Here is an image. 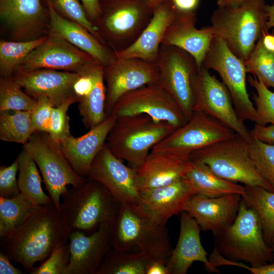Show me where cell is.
Segmentation results:
<instances>
[{"mask_svg":"<svg viewBox=\"0 0 274 274\" xmlns=\"http://www.w3.org/2000/svg\"><path fill=\"white\" fill-rule=\"evenodd\" d=\"M72 229L52 201L36 207L28 218L8 236L1 249L12 261L29 273L57 247L67 244Z\"/></svg>","mask_w":274,"mask_h":274,"instance_id":"cell-1","label":"cell"},{"mask_svg":"<svg viewBox=\"0 0 274 274\" xmlns=\"http://www.w3.org/2000/svg\"><path fill=\"white\" fill-rule=\"evenodd\" d=\"M213 235L214 248L229 260L248 262L254 267L274 262L272 249L264 239L258 214L242 197L233 222Z\"/></svg>","mask_w":274,"mask_h":274,"instance_id":"cell-2","label":"cell"},{"mask_svg":"<svg viewBox=\"0 0 274 274\" xmlns=\"http://www.w3.org/2000/svg\"><path fill=\"white\" fill-rule=\"evenodd\" d=\"M265 0H247L242 4L215 10L211 29L243 61L253 50L263 31H268Z\"/></svg>","mask_w":274,"mask_h":274,"instance_id":"cell-3","label":"cell"},{"mask_svg":"<svg viewBox=\"0 0 274 274\" xmlns=\"http://www.w3.org/2000/svg\"><path fill=\"white\" fill-rule=\"evenodd\" d=\"M111 240L114 249L129 251L136 246L151 260L166 262L173 249L166 225L155 223L133 205L120 204Z\"/></svg>","mask_w":274,"mask_h":274,"instance_id":"cell-4","label":"cell"},{"mask_svg":"<svg viewBox=\"0 0 274 274\" xmlns=\"http://www.w3.org/2000/svg\"><path fill=\"white\" fill-rule=\"evenodd\" d=\"M119 203L100 183L88 179L78 188L72 187L61 196L60 211L73 230L91 233L102 225H112Z\"/></svg>","mask_w":274,"mask_h":274,"instance_id":"cell-5","label":"cell"},{"mask_svg":"<svg viewBox=\"0 0 274 274\" xmlns=\"http://www.w3.org/2000/svg\"><path fill=\"white\" fill-rule=\"evenodd\" d=\"M177 129L166 122H158L146 114L117 118L106 144L118 158L137 169L154 146Z\"/></svg>","mask_w":274,"mask_h":274,"instance_id":"cell-6","label":"cell"},{"mask_svg":"<svg viewBox=\"0 0 274 274\" xmlns=\"http://www.w3.org/2000/svg\"><path fill=\"white\" fill-rule=\"evenodd\" d=\"M189 159L206 164L214 174L226 180L274 192L255 168L250 143L237 133L194 151Z\"/></svg>","mask_w":274,"mask_h":274,"instance_id":"cell-7","label":"cell"},{"mask_svg":"<svg viewBox=\"0 0 274 274\" xmlns=\"http://www.w3.org/2000/svg\"><path fill=\"white\" fill-rule=\"evenodd\" d=\"M100 4L101 13L94 25L113 52L134 43L154 11L143 0H100Z\"/></svg>","mask_w":274,"mask_h":274,"instance_id":"cell-8","label":"cell"},{"mask_svg":"<svg viewBox=\"0 0 274 274\" xmlns=\"http://www.w3.org/2000/svg\"><path fill=\"white\" fill-rule=\"evenodd\" d=\"M42 174L49 195L60 211L62 195L67 186L78 188L86 178L80 176L64 155L60 144L47 132L35 131L23 145Z\"/></svg>","mask_w":274,"mask_h":274,"instance_id":"cell-9","label":"cell"},{"mask_svg":"<svg viewBox=\"0 0 274 274\" xmlns=\"http://www.w3.org/2000/svg\"><path fill=\"white\" fill-rule=\"evenodd\" d=\"M156 63L159 83L173 96L188 120L194 112V81L200 67L189 53L164 45L160 47Z\"/></svg>","mask_w":274,"mask_h":274,"instance_id":"cell-10","label":"cell"},{"mask_svg":"<svg viewBox=\"0 0 274 274\" xmlns=\"http://www.w3.org/2000/svg\"><path fill=\"white\" fill-rule=\"evenodd\" d=\"M202 65L219 74L240 119L255 123L256 110L247 89V71L244 61L234 55L221 38L213 37Z\"/></svg>","mask_w":274,"mask_h":274,"instance_id":"cell-11","label":"cell"},{"mask_svg":"<svg viewBox=\"0 0 274 274\" xmlns=\"http://www.w3.org/2000/svg\"><path fill=\"white\" fill-rule=\"evenodd\" d=\"M111 114L117 118L146 114L156 121L166 122L176 128L188 121L173 96L158 83L147 84L125 93L115 104Z\"/></svg>","mask_w":274,"mask_h":274,"instance_id":"cell-12","label":"cell"},{"mask_svg":"<svg viewBox=\"0 0 274 274\" xmlns=\"http://www.w3.org/2000/svg\"><path fill=\"white\" fill-rule=\"evenodd\" d=\"M235 133L211 116L194 111L185 124L176 129L152 150L189 157L194 151L231 138Z\"/></svg>","mask_w":274,"mask_h":274,"instance_id":"cell-13","label":"cell"},{"mask_svg":"<svg viewBox=\"0 0 274 274\" xmlns=\"http://www.w3.org/2000/svg\"><path fill=\"white\" fill-rule=\"evenodd\" d=\"M194 111L202 112L218 120L248 142L251 131L238 116L226 86L202 65L194 81Z\"/></svg>","mask_w":274,"mask_h":274,"instance_id":"cell-14","label":"cell"},{"mask_svg":"<svg viewBox=\"0 0 274 274\" xmlns=\"http://www.w3.org/2000/svg\"><path fill=\"white\" fill-rule=\"evenodd\" d=\"M104 77L106 87L105 111L108 116L125 93L147 84L159 83V71L156 63L138 58L114 57L110 64L104 66Z\"/></svg>","mask_w":274,"mask_h":274,"instance_id":"cell-15","label":"cell"},{"mask_svg":"<svg viewBox=\"0 0 274 274\" xmlns=\"http://www.w3.org/2000/svg\"><path fill=\"white\" fill-rule=\"evenodd\" d=\"M88 178L104 185L119 204L138 206L141 193L136 169L125 165L106 142L93 160Z\"/></svg>","mask_w":274,"mask_h":274,"instance_id":"cell-16","label":"cell"},{"mask_svg":"<svg viewBox=\"0 0 274 274\" xmlns=\"http://www.w3.org/2000/svg\"><path fill=\"white\" fill-rule=\"evenodd\" d=\"M96 61L59 36L48 32L44 42L30 52L18 69L80 73Z\"/></svg>","mask_w":274,"mask_h":274,"instance_id":"cell-17","label":"cell"},{"mask_svg":"<svg viewBox=\"0 0 274 274\" xmlns=\"http://www.w3.org/2000/svg\"><path fill=\"white\" fill-rule=\"evenodd\" d=\"M0 18L12 41L35 40L48 33L49 12L41 0H0Z\"/></svg>","mask_w":274,"mask_h":274,"instance_id":"cell-18","label":"cell"},{"mask_svg":"<svg viewBox=\"0 0 274 274\" xmlns=\"http://www.w3.org/2000/svg\"><path fill=\"white\" fill-rule=\"evenodd\" d=\"M79 75V73L46 68L18 69L12 78L36 99L47 98L56 107L71 98H76L73 85Z\"/></svg>","mask_w":274,"mask_h":274,"instance_id":"cell-19","label":"cell"},{"mask_svg":"<svg viewBox=\"0 0 274 274\" xmlns=\"http://www.w3.org/2000/svg\"><path fill=\"white\" fill-rule=\"evenodd\" d=\"M111 225L89 233L73 230L68 237L70 258L65 274H96L112 248Z\"/></svg>","mask_w":274,"mask_h":274,"instance_id":"cell-20","label":"cell"},{"mask_svg":"<svg viewBox=\"0 0 274 274\" xmlns=\"http://www.w3.org/2000/svg\"><path fill=\"white\" fill-rule=\"evenodd\" d=\"M242 197L237 193L216 197L195 194L187 201L184 211L195 219L201 230L211 231L215 234L233 222Z\"/></svg>","mask_w":274,"mask_h":274,"instance_id":"cell-21","label":"cell"},{"mask_svg":"<svg viewBox=\"0 0 274 274\" xmlns=\"http://www.w3.org/2000/svg\"><path fill=\"white\" fill-rule=\"evenodd\" d=\"M195 192L182 177L166 186L141 193L139 210L155 223L166 225L172 216L184 211L185 206Z\"/></svg>","mask_w":274,"mask_h":274,"instance_id":"cell-22","label":"cell"},{"mask_svg":"<svg viewBox=\"0 0 274 274\" xmlns=\"http://www.w3.org/2000/svg\"><path fill=\"white\" fill-rule=\"evenodd\" d=\"M179 237L166 263L169 274H186L196 261L204 264L210 272L219 273L207 258L208 253L200 241L201 229L194 219L186 212L180 213Z\"/></svg>","mask_w":274,"mask_h":274,"instance_id":"cell-23","label":"cell"},{"mask_svg":"<svg viewBox=\"0 0 274 274\" xmlns=\"http://www.w3.org/2000/svg\"><path fill=\"white\" fill-rule=\"evenodd\" d=\"M117 119L113 115H108L85 134L78 137L71 135L59 143L65 158L81 177L88 178L91 165L106 143Z\"/></svg>","mask_w":274,"mask_h":274,"instance_id":"cell-24","label":"cell"},{"mask_svg":"<svg viewBox=\"0 0 274 274\" xmlns=\"http://www.w3.org/2000/svg\"><path fill=\"white\" fill-rule=\"evenodd\" d=\"M189 160L188 156L151 150L143 164L136 169L140 193L168 185L182 178Z\"/></svg>","mask_w":274,"mask_h":274,"instance_id":"cell-25","label":"cell"},{"mask_svg":"<svg viewBox=\"0 0 274 274\" xmlns=\"http://www.w3.org/2000/svg\"><path fill=\"white\" fill-rule=\"evenodd\" d=\"M177 13L171 0L155 8L150 22L138 39L126 48L114 52V57L118 59L138 58L156 63L164 33Z\"/></svg>","mask_w":274,"mask_h":274,"instance_id":"cell-26","label":"cell"},{"mask_svg":"<svg viewBox=\"0 0 274 274\" xmlns=\"http://www.w3.org/2000/svg\"><path fill=\"white\" fill-rule=\"evenodd\" d=\"M195 13L177 14L167 27L161 44L178 47L191 54L201 67L215 36L210 26L197 29Z\"/></svg>","mask_w":274,"mask_h":274,"instance_id":"cell-27","label":"cell"},{"mask_svg":"<svg viewBox=\"0 0 274 274\" xmlns=\"http://www.w3.org/2000/svg\"><path fill=\"white\" fill-rule=\"evenodd\" d=\"M46 3L49 15L48 32L59 36L87 53L104 66L111 63L114 58L113 51L84 26L59 14L53 7L50 0H46Z\"/></svg>","mask_w":274,"mask_h":274,"instance_id":"cell-28","label":"cell"},{"mask_svg":"<svg viewBox=\"0 0 274 274\" xmlns=\"http://www.w3.org/2000/svg\"><path fill=\"white\" fill-rule=\"evenodd\" d=\"M183 177L190 183L196 194L204 196L216 197L233 193L242 196L245 193L244 185L223 179L214 174L206 164L190 159Z\"/></svg>","mask_w":274,"mask_h":274,"instance_id":"cell-29","label":"cell"},{"mask_svg":"<svg viewBox=\"0 0 274 274\" xmlns=\"http://www.w3.org/2000/svg\"><path fill=\"white\" fill-rule=\"evenodd\" d=\"M94 84L87 97L79 102L78 109L86 128H91L103 121L106 113V87L104 66L97 62L94 68Z\"/></svg>","mask_w":274,"mask_h":274,"instance_id":"cell-30","label":"cell"},{"mask_svg":"<svg viewBox=\"0 0 274 274\" xmlns=\"http://www.w3.org/2000/svg\"><path fill=\"white\" fill-rule=\"evenodd\" d=\"M19 166L18 185L23 193L36 206L46 205L52 200L43 191L37 165L23 148L16 158Z\"/></svg>","mask_w":274,"mask_h":274,"instance_id":"cell-31","label":"cell"},{"mask_svg":"<svg viewBox=\"0 0 274 274\" xmlns=\"http://www.w3.org/2000/svg\"><path fill=\"white\" fill-rule=\"evenodd\" d=\"M245 186V185H244ZM242 198L253 208L260 218L266 243H274V192L260 186H245Z\"/></svg>","mask_w":274,"mask_h":274,"instance_id":"cell-32","label":"cell"},{"mask_svg":"<svg viewBox=\"0 0 274 274\" xmlns=\"http://www.w3.org/2000/svg\"><path fill=\"white\" fill-rule=\"evenodd\" d=\"M151 260L140 251L131 253L111 248L96 274H146Z\"/></svg>","mask_w":274,"mask_h":274,"instance_id":"cell-33","label":"cell"},{"mask_svg":"<svg viewBox=\"0 0 274 274\" xmlns=\"http://www.w3.org/2000/svg\"><path fill=\"white\" fill-rule=\"evenodd\" d=\"M36 206L22 193L11 198L0 196V237L8 236L31 214Z\"/></svg>","mask_w":274,"mask_h":274,"instance_id":"cell-34","label":"cell"},{"mask_svg":"<svg viewBox=\"0 0 274 274\" xmlns=\"http://www.w3.org/2000/svg\"><path fill=\"white\" fill-rule=\"evenodd\" d=\"M46 36L22 41H0V75L1 78L12 77L23 60L45 41Z\"/></svg>","mask_w":274,"mask_h":274,"instance_id":"cell-35","label":"cell"},{"mask_svg":"<svg viewBox=\"0 0 274 274\" xmlns=\"http://www.w3.org/2000/svg\"><path fill=\"white\" fill-rule=\"evenodd\" d=\"M35 132L31 111L0 112V139L25 144Z\"/></svg>","mask_w":274,"mask_h":274,"instance_id":"cell-36","label":"cell"},{"mask_svg":"<svg viewBox=\"0 0 274 274\" xmlns=\"http://www.w3.org/2000/svg\"><path fill=\"white\" fill-rule=\"evenodd\" d=\"M244 62L247 73L252 74L267 87L274 88V52L265 48L261 37Z\"/></svg>","mask_w":274,"mask_h":274,"instance_id":"cell-37","label":"cell"},{"mask_svg":"<svg viewBox=\"0 0 274 274\" xmlns=\"http://www.w3.org/2000/svg\"><path fill=\"white\" fill-rule=\"evenodd\" d=\"M37 101L12 77L1 78L0 112L31 111Z\"/></svg>","mask_w":274,"mask_h":274,"instance_id":"cell-38","label":"cell"},{"mask_svg":"<svg viewBox=\"0 0 274 274\" xmlns=\"http://www.w3.org/2000/svg\"><path fill=\"white\" fill-rule=\"evenodd\" d=\"M250 145L251 158L257 172L274 191V144L252 139Z\"/></svg>","mask_w":274,"mask_h":274,"instance_id":"cell-39","label":"cell"},{"mask_svg":"<svg viewBox=\"0 0 274 274\" xmlns=\"http://www.w3.org/2000/svg\"><path fill=\"white\" fill-rule=\"evenodd\" d=\"M247 79L256 91L253 95L257 114L255 124L263 126L267 124L274 125V92L255 77L250 76Z\"/></svg>","mask_w":274,"mask_h":274,"instance_id":"cell-40","label":"cell"},{"mask_svg":"<svg viewBox=\"0 0 274 274\" xmlns=\"http://www.w3.org/2000/svg\"><path fill=\"white\" fill-rule=\"evenodd\" d=\"M50 2L59 14L82 25L101 43L107 46L94 25L88 19L83 6L79 0H50Z\"/></svg>","mask_w":274,"mask_h":274,"instance_id":"cell-41","label":"cell"},{"mask_svg":"<svg viewBox=\"0 0 274 274\" xmlns=\"http://www.w3.org/2000/svg\"><path fill=\"white\" fill-rule=\"evenodd\" d=\"M75 102H78V100L72 97L52 108L48 133L58 143L71 135L67 111L70 106Z\"/></svg>","mask_w":274,"mask_h":274,"instance_id":"cell-42","label":"cell"},{"mask_svg":"<svg viewBox=\"0 0 274 274\" xmlns=\"http://www.w3.org/2000/svg\"><path fill=\"white\" fill-rule=\"evenodd\" d=\"M68 243L56 248L30 274H65L70 262Z\"/></svg>","mask_w":274,"mask_h":274,"instance_id":"cell-43","label":"cell"},{"mask_svg":"<svg viewBox=\"0 0 274 274\" xmlns=\"http://www.w3.org/2000/svg\"><path fill=\"white\" fill-rule=\"evenodd\" d=\"M19 166L16 159L9 166L0 167V196L11 198L20 193L18 185L16 175Z\"/></svg>","mask_w":274,"mask_h":274,"instance_id":"cell-44","label":"cell"},{"mask_svg":"<svg viewBox=\"0 0 274 274\" xmlns=\"http://www.w3.org/2000/svg\"><path fill=\"white\" fill-rule=\"evenodd\" d=\"M53 107L54 106L47 98L37 99L35 106L31 111L32 123L35 131L48 133Z\"/></svg>","mask_w":274,"mask_h":274,"instance_id":"cell-45","label":"cell"},{"mask_svg":"<svg viewBox=\"0 0 274 274\" xmlns=\"http://www.w3.org/2000/svg\"><path fill=\"white\" fill-rule=\"evenodd\" d=\"M252 138L261 142L274 144V125L263 126L255 124L251 131Z\"/></svg>","mask_w":274,"mask_h":274,"instance_id":"cell-46","label":"cell"},{"mask_svg":"<svg viewBox=\"0 0 274 274\" xmlns=\"http://www.w3.org/2000/svg\"><path fill=\"white\" fill-rule=\"evenodd\" d=\"M87 17L93 23L98 19L101 13L100 0H81Z\"/></svg>","mask_w":274,"mask_h":274,"instance_id":"cell-47","label":"cell"},{"mask_svg":"<svg viewBox=\"0 0 274 274\" xmlns=\"http://www.w3.org/2000/svg\"><path fill=\"white\" fill-rule=\"evenodd\" d=\"M175 9L180 13H193L197 8L199 0H171Z\"/></svg>","mask_w":274,"mask_h":274,"instance_id":"cell-48","label":"cell"},{"mask_svg":"<svg viewBox=\"0 0 274 274\" xmlns=\"http://www.w3.org/2000/svg\"><path fill=\"white\" fill-rule=\"evenodd\" d=\"M9 257L2 251L0 252V273L1 274H22V271L14 267L10 262Z\"/></svg>","mask_w":274,"mask_h":274,"instance_id":"cell-49","label":"cell"},{"mask_svg":"<svg viewBox=\"0 0 274 274\" xmlns=\"http://www.w3.org/2000/svg\"><path fill=\"white\" fill-rule=\"evenodd\" d=\"M166 263L161 260H151L147 266L146 274H169Z\"/></svg>","mask_w":274,"mask_h":274,"instance_id":"cell-50","label":"cell"},{"mask_svg":"<svg viewBox=\"0 0 274 274\" xmlns=\"http://www.w3.org/2000/svg\"><path fill=\"white\" fill-rule=\"evenodd\" d=\"M263 46L267 50L274 52V35L263 31L261 36Z\"/></svg>","mask_w":274,"mask_h":274,"instance_id":"cell-51","label":"cell"},{"mask_svg":"<svg viewBox=\"0 0 274 274\" xmlns=\"http://www.w3.org/2000/svg\"><path fill=\"white\" fill-rule=\"evenodd\" d=\"M266 12L267 21L266 29L268 30L271 28H274V2L271 5H266Z\"/></svg>","mask_w":274,"mask_h":274,"instance_id":"cell-52","label":"cell"},{"mask_svg":"<svg viewBox=\"0 0 274 274\" xmlns=\"http://www.w3.org/2000/svg\"><path fill=\"white\" fill-rule=\"evenodd\" d=\"M247 0H217L219 8L235 7L239 6Z\"/></svg>","mask_w":274,"mask_h":274,"instance_id":"cell-53","label":"cell"},{"mask_svg":"<svg viewBox=\"0 0 274 274\" xmlns=\"http://www.w3.org/2000/svg\"><path fill=\"white\" fill-rule=\"evenodd\" d=\"M147 5L154 10V9L160 5L168 1V0H143Z\"/></svg>","mask_w":274,"mask_h":274,"instance_id":"cell-54","label":"cell"},{"mask_svg":"<svg viewBox=\"0 0 274 274\" xmlns=\"http://www.w3.org/2000/svg\"><path fill=\"white\" fill-rule=\"evenodd\" d=\"M270 247H271V249H272V252H273V256H274V243H273V244Z\"/></svg>","mask_w":274,"mask_h":274,"instance_id":"cell-55","label":"cell"}]
</instances>
